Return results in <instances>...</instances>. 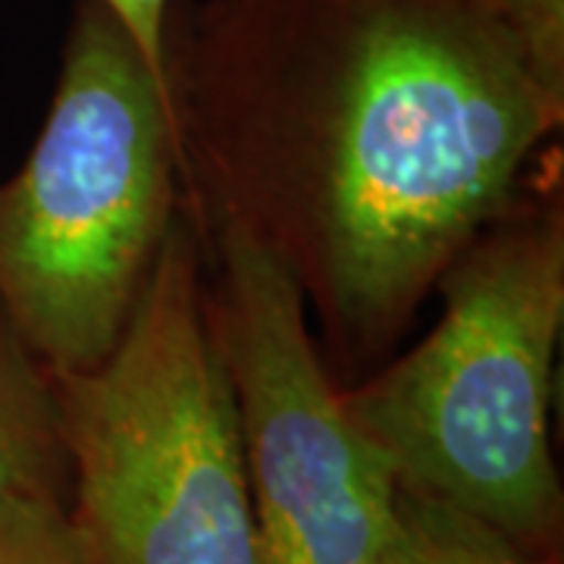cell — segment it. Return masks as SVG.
Instances as JSON below:
<instances>
[{
  "mask_svg": "<svg viewBox=\"0 0 564 564\" xmlns=\"http://www.w3.org/2000/svg\"><path fill=\"white\" fill-rule=\"evenodd\" d=\"M163 73L185 210L280 263L339 389L402 348L564 120L499 0H173Z\"/></svg>",
  "mask_w": 564,
  "mask_h": 564,
  "instance_id": "1",
  "label": "cell"
},
{
  "mask_svg": "<svg viewBox=\"0 0 564 564\" xmlns=\"http://www.w3.org/2000/svg\"><path fill=\"white\" fill-rule=\"evenodd\" d=\"M440 317L343 389L348 417L395 480L562 558L564 492L552 455V377L564 326L562 185L524 188L436 282Z\"/></svg>",
  "mask_w": 564,
  "mask_h": 564,
  "instance_id": "2",
  "label": "cell"
},
{
  "mask_svg": "<svg viewBox=\"0 0 564 564\" xmlns=\"http://www.w3.org/2000/svg\"><path fill=\"white\" fill-rule=\"evenodd\" d=\"M180 210L166 79L101 0H73L47 117L0 182V304L51 373L113 355Z\"/></svg>",
  "mask_w": 564,
  "mask_h": 564,
  "instance_id": "3",
  "label": "cell"
},
{
  "mask_svg": "<svg viewBox=\"0 0 564 564\" xmlns=\"http://www.w3.org/2000/svg\"><path fill=\"white\" fill-rule=\"evenodd\" d=\"M204 236L182 204L113 355L51 373L91 564H261L232 383L204 317Z\"/></svg>",
  "mask_w": 564,
  "mask_h": 564,
  "instance_id": "4",
  "label": "cell"
},
{
  "mask_svg": "<svg viewBox=\"0 0 564 564\" xmlns=\"http://www.w3.org/2000/svg\"><path fill=\"white\" fill-rule=\"evenodd\" d=\"M204 236V317L232 383L261 564H380L399 480L358 430L295 282L239 226Z\"/></svg>",
  "mask_w": 564,
  "mask_h": 564,
  "instance_id": "5",
  "label": "cell"
},
{
  "mask_svg": "<svg viewBox=\"0 0 564 564\" xmlns=\"http://www.w3.org/2000/svg\"><path fill=\"white\" fill-rule=\"evenodd\" d=\"M66 452L54 377L0 304V496L35 492L69 502Z\"/></svg>",
  "mask_w": 564,
  "mask_h": 564,
  "instance_id": "6",
  "label": "cell"
},
{
  "mask_svg": "<svg viewBox=\"0 0 564 564\" xmlns=\"http://www.w3.org/2000/svg\"><path fill=\"white\" fill-rule=\"evenodd\" d=\"M380 564H562L533 555L452 505L399 486Z\"/></svg>",
  "mask_w": 564,
  "mask_h": 564,
  "instance_id": "7",
  "label": "cell"
},
{
  "mask_svg": "<svg viewBox=\"0 0 564 564\" xmlns=\"http://www.w3.org/2000/svg\"><path fill=\"white\" fill-rule=\"evenodd\" d=\"M0 564H91L69 502L35 492L0 496Z\"/></svg>",
  "mask_w": 564,
  "mask_h": 564,
  "instance_id": "8",
  "label": "cell"
},
{
  "mask_svg": "<svg viewBox=\"0 0 564 564\" xmlns=\"http://www.w3.org/2000/svg\"><path fill=\"white\" fill-rule=\"evenodd\" d=\"M499 10L545 101L564 113V0H499Z\"/></svg>",
  "mask_w": 564,
  "mask_h": 564,
  "instance_id": "9",
  "label": "cell"
},
{
  "mask_svg": "<svg viewBox=\"0 0 564 564\" xmlns=\"http://www.w3.org/2000/svg\"><path fill=\"white\" fill-rule=\"evenodd\" d=\"M104 7L122 22V29L139 44V51L151 66L163 73V39H166V17L173 0H101Z\"/></svg>",
  "mask_w": 564,
  "mask_h": 564,
  "instance_id": "10",
  "label": "cell"
}]
</instances>
